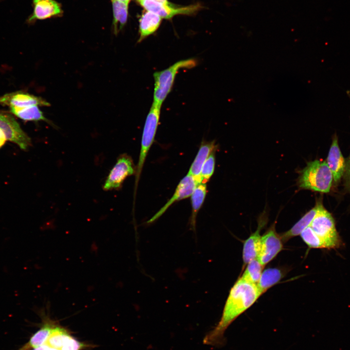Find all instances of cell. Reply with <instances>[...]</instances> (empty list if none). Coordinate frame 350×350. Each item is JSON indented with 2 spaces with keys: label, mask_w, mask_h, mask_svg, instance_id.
<instances>
[{
  "label": "cell",
  "mask_w": 350,
  "mask_h": 350,
  "mask_svg": "<svg viewBox=\"0 0 350 350\" xmlns=\"http://www.w3.org/2000/svg\"><path fill=\"white\" fill-rule=\"evenodd\" d=\"M33 11L27 19L28 23L62 15L61 5L55 0H33Z\"/></svg>",
  "instance_id": "cell-13"
},
{
  "label": "cell",
  "mask_w": 350,
  "mask_h": 350,
  "mask_svg": "<svg viewBox=\"0 0 350 350\" xmlns=\"http://www.w3.org/2000/svg\"><path fill=\"white\" fill-rule=\"evenodd\" d=\"M114 33L116 35L125 24L128 17V4L118 0H111Z\"/></svg>",
  "instance_id": "cell-22"
},
{
  "label": "cell",
  "mask_w": 350,
  "mask_h": 350,
  "mask_svg": "<svg viewBox=\"0 0 350 350\" xmlns=\"http://www.w3.org/2000/svg\"><path fill=\"white\" fill-rule=\"evenodd\" d=\"M215 158L214 152L211 153L204 162L201 170L202 182L206 183L212 175L215 168Z\"/></svg>",
  "instance_id": "cell-26"
},
{
  "label": "cell",
  "mask_w": 350,
  "mask_h": 350,
  "mask_svg": "<svg viewBox=\"0 0 350 350\" xmlns=\"http://www.w3.org/2000/svg\"><path fill=\"white\" fill-rule=\"evenodd\" d=\"M326 162L332 173L334 183H338L344 174L346 160L340 150L336 134L332 137Z\"/></svg>",
  "instance_id": "cell-11"
},
{
  "label": "cell",
  "mask_w": 350,
  "mask_h": 350,
  "mask_svg": "<svg viewBox=\"0 0 350 350\" xmlns=\"http://www.w3.org/2000/svg\"><path fill=\"white\" fill-rule=\"evenodd\" d=\"M215 148L214 141L202 142L188 173L194 178L197 185L202 182L201 172L204 162Z\"/></svg>",
  "instance_id": "cell-15"
},
{
  "label": "cell",
  "mask_w": 350,
  "mask_h": 350,
  "mask_svg": "<svg viewBox=\"0 0 350 350\" xmlns=\"http://www.w3.org/2000/svg\"><path fill=\"white\" fill-rule=\"evenodd\" d=\"M139 0L140 1V0Z\"/></svg>",
  "instance_id": "cell-34"
},
{
  "label": "cell",
  "mask_w": 350,
  "mask_h": 350,
  "mask_svg": "<svg viewBox=\"0 0 350 350\" xmlns=\"http://www.w3.org/2000/svg\"><path fill=\"white\" fill-rule=\"evenodd\" d=\"M333 182L332 173L326 161L316 159L308 162L300 172L298 183L300 188L328 193Z\"/></svg>",
  "instance_id": "cell-2"
},
{
  "label": "cell",
  "mask_w": 350,
  "mask_h": 350,
  "mask_svg": "<svg viewBox=\"0 0 350 350\" xmlns=\"http://www.w3.org/2000/svg\"><path fill=\"white\" fill-rule=\"evenodd\" d=\"M154 0L160 1V2H166L168 1L167 0Z\"/></svg>",
  "instance_id": "cell-33"
},
{
  "label": "cell",
  "mask_w": 350,
  "mask_h": 350,
  "mask_svg": "<svg viewBox=\"0 0 350 350\" xmlns=\"http://www.w3.org/2000/svg\"><path fill=\"white\" fill-rule=\"evenodd\" d=\"M283 249V241L275 226H271L261 237L260 251L258 259L265 265L274 259Z\"/></svg>",
  "instance_id": "cell-9"
},
{
  "label": "cell",
  "mask_w": 350,
  "mask_h": 350,
  "mask_svg": "<svg viewBox=\"0 0 350 350\" xmlns=\"http://www.w3.org/2000/svg\"><path fill=\"white\" fill-rule=\"evenodd\" d=\"M118 0L122 1V2H124L128 4H129V3L130 1V0Z\"/></svg>",
  "instance_id": "cell-32"
},
{
  "label": "cell",
  "mask_w": 350,
  "mask_h": 350,
  "mask_svg": "<svg viewBox=\"0 0 350 350\" xmlns=\"http://www.w3.org/2000/svg\"><path fill=\"white\" fill-rule=\"evenodd\" d=\"M9 108L11 114L24 121H43L50 123L37 105L24 107L11 106Z\"/></svg>",
  "instance_id": "cell-21"
},
{
  "label": "cell",
  "mask_w": 350,
  "mask_h": 350,
  "mask_svg": "<svg viewBox=\"0 0 350 350\" xmlns=\"http://www.w3.org/2000/svg\"><path fill=\"white\" fill-rule=\"evenodd\" d=\"M40 312L42 323L41 327L31 336L29 341L18 350H32L46 343L55 322L45 314L43 310L40 311Z\"/></svg>",
  "instance_id": "cell-14"
},
{
  "label": "cell",
  "mask_w": 350,
  "mask_h": 350,
  "mask_svg": "<svg viewBox=\"0 0 350 350\" xmlns=\"http://www.w3.org/2000/svg\"><path fill=\"white\" fill-rule=\"evenodd\" d=\"M263 266L257 258L249 262L247 264L241 279L257 284L263 271Z\"/></svg>",
  "instance_id": "cell-24"
},
{
  "label": "cell",
  "mask_w": 350,
  "mask_h": 350,
  "mask_svg": "<svg viewBox=\"0 0 350 350\" xmlns=\"http://www.w3.org/2000/svg\"><path fill=\"white\" fill-rule=\"evenodd\" d=\"M93 347V345L80 342L70 335L59 350H85Z\"/></svg>",
  "instance_id": "cell-27"
},
{
  "label": "cell",
  "mask_w": 350,
  "mask_h": 350,
  "mask_svg": "<svg viewBox=\"0 0 350 350\" xmlns=\"http://www.w3.org/2000/svg\"><path fill=\"white\" fill-rule=\"evenodd\" d=\"M265 221H261L257 230L245 241L243 249L244 266L251 260L257 258L261 249V237L260 231Z\"/></svg>",
  "instance_id": "cell-16"
},
{
  "label": "cell",
  "mask_w": 350,
  "mask_h": 350,
  "mask_svg": "<svg viewBox=\"0 0 350 350\" xmlns=\"http://www.w3.org/2000/svg\"><path fill=\"white\" fill-rule=\"evenodd\" d=\"M161 106L152 104L147 115L142 131L141 147L135 173V194L146 158L152 145L160 119Z\"/></svg>",
  "instance_id": "cell-4"
},
{
  "label": "cell",
  "mask_w": 350,
  "mask_h": 350,
  "mask_svg": "<svg viewBox=\"0 0 350 350\" xmlns=\"http://www.w3.org/2000/svg\"><path fill=\"white\" fill-rule=\"evenodd\" d=\"M135 167L131 157L126 154L121 155L106 177L103 185L105 191L118 189L124 180L136 173Z\"/></svg>",
  "instance_id": "cell-6"
},
{
  "label": "cell",
  "mask_w": 350,
  "mask_h": 350,
  "mask_svg": "<svg viewBox=\"0 0 350 350\" xmlns=\"http://www.w3.org/2000/svg\"><path fill=\"white\" fill-rule=\"evenodd\" d=\"M284 277V271L278 268H269L263 270L256 285L261 295L278 283Z\"/></svg>",
  "instance_id": "cell-19"
},
{
  "label": "cell",
  "mask_w": 350,
  "mask_h": 350,
  "mask_svg": "<svg viewBox=\"0 0 350 350\" xmlns=\"http://www.w3.org/2000/svg\"><path fill=\"white\" fill-rule=\"evenodd\" d=\"M8 140L4 132L0 128V148H1Z\"/></svg>",
  "instance_id": "cell-29"
},
{
  "label": "cell",
  "mask_w": 350,
  "mask_h": 350,
  "mask_svg": "<svg viewBox=\"0 0 350 350\" xmlns=\"http://www.w3.org/2000/svg\"><path fill=\"white\" fill-rule=\"evenodd\" d=\"M322 204V202L319 200L316 202L315 207L306 212L289 230L280 234L283 242H286L290 239L300 235L306 228L310 226Z\"/></svg>",
  "instance_id": "cell-17"
},
{
  "label": "cell",
  "mask_w": 350,
  "mask_h": 350,
  "mask_svg": "<svg viewBox=\"0 0 350 350\" xmlns=\"http://www.w3.org/2000/svg\"><path fill=\"white\" fill-rule=\"evenodd\" d=\"M0 128L4 132L8 140L16 144L21 149L26 150L31 145L30 138L11 113L0 110Z\"/></svg>",
  "instance_id": "cell-7"
},
{
  "label": "cell",
  "mask_w": 350,
  "mask_h": 350,
  "mask_svg": "<svg viewBox=\"0 0 350 350\" xmlns=\"http://www.w3.org/2000/svg\"><path fill=\"white\" fill-rule=\"evenodd\" d=\"M161 18L153 12L147 11L140 19V37L138 42H141L148 36L153 34L158 28Z\"/></svg>",
  "instance_id": "cell-18"
},
{
  "label": "cell",
  "mask_w": 350,
  "mask_h": 350,
  "mask_svg": "<svg viewBox=\"0 0 350 350\" xmlns=\"http://www.w3.org/2000/svg\"><path fill=\"white\" fill-rule=\"evenodd\" d=\"M32 350H58L50 347L47 344H45L41 346L35 348L33 349Z\"/></svg>",
  "instance_id": "cell-30"
},
{
  "label": "cell",
  "mask_w": 350,
  "mask_h": 350,
  "mask_svg": "<svg viewBox=\"0 0 350 350\" xmlns=\"http://www.w3.org/2000/svg\"><path fill=\"white\" fill-rule=\"evenodd\" d=\"M343 177L345 189L350 194V164H346V170Z\"/></svg>",
  "instance_id": "cell-28"
},
{
  "label": "cell",
  "mask_w": 350,
  "mask_h": 350,
  "mask_svg": "<svg viewBox=\"0 0 350 350\" xmlns=\"http://www.w3.org/2000/svg\"><path fill=\"white\" fill-rule=\"evenodd\" d=\"M140 4L147 11L154 13L161 18L169 19L177 15H192L199 11L202 6L195 4L180 7H175L168 3L154 0H140Z\"/></svg>",
  "instance_id": "cell-8"
},
{
  "label": "cell",
  "mask_w": 350,
  "mask_h": 350,
  "mask_svg": "<svg viewBox=\"0 0 350 350\" xmlns=\"http://www.w3.org/2000/svg\"><path fill=\"white\" fill-rule=\"evenodd\" d=\"M0 104L3 106H7L9 107L50 105L49 103L41 97L21 91L8 93L0 96Z\"/></svg>",
  "instance_id": "cell-12"
},
{
  "label": "cell",
  "mask_w": 350,
  "mask_h": 350,
  "mask_svg": "<svg viewBox=\"0 0 350 350\" xmlns=\"http://www.w3.org/2000/svg\"><path fill=\"white\" fill-rule=\"evenodd\" d=\"M197 184L194 178L189 174L185 175L177 185L174 193L166 203L148 221L151 224L159 218L175 202L191 196Z\"/></svg>",
  "instance_id": "cell-10"
},
{
  "label": "cell",
  "mask_w": 350,
  "mask_h": 350,
  "mask_svg": "<svg viewBox=\"0 0 350 350\" xmlns=\"http://www.w3.org/2000/svg\"><path fill=\"white\" fill-rule=\"evenodd\" d=\"M194 58L181 60L168 68L154 73V88L153 104L161 106L167 96L171 92L175 76L179 70L192 69L197 65Z\"/></svg>",
  "instance_id": "cell-3"
},
{
  "label": "cell",
  "mask_w": 350,
  "mask_h": 350,
  "mask_svg": "<svg viewBox=\"0 0 350 350\" xmlns=\"http://www.w3.org/2000/svg\"><path fill=\"white\" fill-rule=\"evenodd\" d=\"M304 242L310 248H325L321 239L315 233L310 226L306 228L300 234Z\"/></svg>",
  "instance_id": "cell-25"
},
{
  "label": "cell",
  "mask_w": 350,
  "mask_h": 350,
  "mask_svg": "<svg viewBox=\"0 0 350 350\" xmlns=\"http://www.w3.org/2000/svg\"><path fill=\"white\" fill-rule=\"evenodd\" d=\"M70 335V334L66 328L55 323L45 344L50 347L59 350Z\"/></svg>",
  "instance_id": "cell-23"
},
{
  "label": "cell",
  "mask_w": 350,
  "mask_h": 350,
  "mask_svg": "<svg viewBox=\"0 0 350 350\" xmlns=\"http://www.w3.org/2000/svg\"><path fill=\"white\" fill-rule=\"evenodd\" d=\"M261 295L256 284L240 278L230 290L219 322L205 335L203 343L211 346H222L225 343L224 333L228 327Z\"/></svg>",
  "instance_id": "cell-1"
},
{
  "label": "cell",
  "mask_w": 350,
  "mask_h": 350,
  "mask_svg": "<svg viewBox=\"0 0 350 350\" xmlns=\"http://www.w3.org/2000/svg\"><path fill=\"white\" fill-rule=\"evenodd\" d=\"M310 226L323 241L325 248L336 249L342 246V241L336 230L333 217L322 204Z\"/></svg>",
  "instance_id": "cell-5"
},
{
  "label": "cell",
  "mask_w": 350,
  "mask_h": 350,
  "mask_svg": "<svg viewBox=\"0 0 350 350\" xmlns=\"http://www.w3.org/2000/svg\"><path fill=\"white\" fill-rule=\"evenodd\" d=\"M346 92L348 97L350 99V90H347ZM350 164V154L347 160H346V164Z\"/></svg>",
  "instance_id": "cell-31"
},
{
  "label": "cell",
  "mask_w": 350,
  "mask_h": 350,
  "mask_svg": "<svg viewBox=\"0 0 350 350\" xmlns=\"http://www.w3.org/2000/svg\"><path fill=\"white\" fill-rule=\"evenodd\" d=\"M207 194L206 183L197 184L191 195L192 214L190 218L191 228L195 231L196 219L199 210L201 208Z\"/></svg>",
  "instance_id": "cell-20"
}]
</instances>
